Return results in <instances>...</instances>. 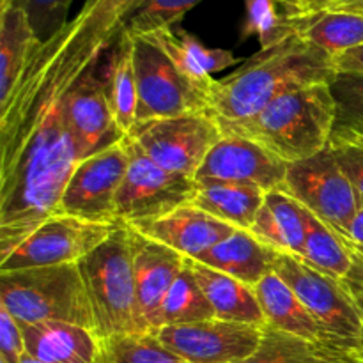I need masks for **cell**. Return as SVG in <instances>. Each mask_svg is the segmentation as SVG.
<instances>
[{
	"label": "cell",
	"mask_w": 363,
	"mask_h": 363,
	"mask_svg": "<svg viewBox=\"0 0 363 363\" xmlns=\"http://www.w3.org/2000/svg\"><path fill=\"white\" fill-rule=\"evenodd\" d=\"M335 71L330 53L294 34L280 45L259 50L241 62L240 69L213 82L211 113L216 119H247L284 92L330 82Z\"/></svg>",
	"instance_id": "1"
},
{
	"label": "cell",
	"mask_w": 363,
	"mask_h": 363,
	"mask_svg": "<svg viewBox=\"0 0 363 363\" xmlns=\"http://www.w3.org/2000/svg\"><path fill=\"white\" fill-rule=\"evenodd\" d=\"M216 121L223 135L245 137L294 163L328 147L335 105L328 82H319L284 92L247 119Z\"/></svg>",
	"instance_id": "2"
},
{
	"label": "cell",
	"mask_w": 363,
	"mask_h": 363,
	"mask_svg": "<svg viewBox=\"0 0 363 363\" xmlns=\"http://www.w3.org/2000/svg\"><path fill=\"white\" fill-rule=\"evenodd\" d=\"M0 307L20 325L55 321L94 330L78 262L0 272Z\"/></svg>",
	"instance_id": "3"
},
{
	"label": "cell",
	"mask_w": 363,
	"mask_h": 363,
	"mask_svg": "<svg viewBox=\"0 0 363 363\" xmlns=\"http://www.w3.org/2000/svg\"><path fill=\"white\" fill-rule=\"evenodd\" d=\"M91 301L94 332L101 339L138 333L137 289L130 229L119 225L98 248L78 261Z\"/></svg>",
	"instance_id": "4"
},
{
	"label": "cell",
	"mask_w": 363,
	"mask_h": 363,
	"mask_svg": "<svg viewBox=\"0 0 363 363\" xmlns=\"http://www.w3.org/2000/svg\"><path fill=\"white\" fill-rule=\"evenodd\" d=\"M273 272L289 284L311 312L325 335L328 350L358 363L363 342L362 319L342 280L332 279L300 257L287 254L277 255Z\"/></svg>",
	"instance_id": "5"
},
{
	"label": "cell",
	"mask_w": 363,
	"mask_h": 363,
	"mask_svg": "<svg viewBox=\"0 0 363 363\" xmlns=\"http://www.w3.org/2000/svg\"><path fill=\"white\" fill-rule=\"evenodd\" d=\"M131 35V34H130ZM137 78V123L211 113L209 98L147 35H131Z\"/></svg>",
	"instance_id": "6"
},
{
	"label": "cell",
	"mask_w": 363,
	"mask_h": 363,
	"mask_svg": "<svg viewBox=\"0 0 363 363\" xmlns=\"http://www.w3.org/2000/svg\"><path fill=\"white\" fill-rule=\"evenodd\" d=\"M282 191L342 238H347L351 222L362 204L357 188L330 145L311 158L289 163Z\"/></svg>",
	"instance_id": "7"
},
{
	"label": "cell",
	"mask_w": 363,
	"mask_h": 363,
	"mask_svg": "<svg viewBox=\"0 0 363 363\" xmlns=\"http://www.w3.org/2000/svg\"><path fill=\"white\" fill-rule=\"evenodd\" d=\"M124 140L130 165L116 201V215L123 225L160 218L194 201L197 181L160 167L128 135Z\"/></svg>",
	"instance_id": "8"
},
{
	"label": "cell",
	"mask_w": 363,
	"mask_h": 363,
	"mask_svg": "<svg viewBox=\"0 0 363 363\" xmlns=\"http://www.w3.org/2000/svg\"><path fill=\"white\" fill-rule=\"evenodd\" d=\"M128 137L160 167L195 179L223 133L213 113H188L137 123Z\"/></svg>",
	"instance_id": "9"
},
{
	"label": "cell",
	"mask_w": 363,
	"mask_h": 363,
	"mask_svg": "<svg viewBox=\"0 0 363 363\" xmlns=\"http://www.w3.org/2000/svg\"><path fill=\"white\" fill-rule=\"evenodd\" d=\"M117 227L55 213L0 259V272L73 264L98 248Z\"/></svg>",
	"instance_id": "10"
},
{
	"label": "cell",
	"mask_w": 363,
	"mask_h": 363,
	"mask_svg": "<svg viewBox=\"0 0 363 363\" xmlns=\"http://www.w3.org/2000/svg\"><path fill=\"white\" fill-rule=\"evenodd\" d=\"M130 165L126 140L82 160L60 199L59 213L98 223L123 225L116 215L117 194Z\"/></svg>",
	"instance_id": "11"
},
{
	"label": "cell",
	"mask_w": 363,
	"mask_h": 363,
	"mask_svg": "<svg viewBox=\"0 0 363 363\" xmlns=\"http://www.w3.org/2000/svg\"><path fill=\"white\" fill-rule=\"evenodd\" d=\"M264 328L245 323L208 319L190 325L163 326L155 335L188 363H236L257 351Z\"/></svg>",
	"instance_id": "12"
},
{
	"label": "cell",
	"mask_w": 363,
	"mask_h": 363,
	"mask_svg": "<svg viewBox=\"0 0 363 363\" xmlns=\"http://www.w3.org/2000/svg\"><path fill=\"white\" fill-rule=\"evenodd\" d=\"M287 167L289 163L255 142L236 135H223L206 156L195 174V181L247 184L269 194L282 190Z\"/></svg>",
	"instance_id": "13"
},
{
	"label": "cell",
	"mask_w": 363,
	"mask_h": 363,
	"mask_svg": "<svg viewBox=\"0 0 363 363\" xmlns=\"http://www.w3.org/2000/svg\"><path fill=\"white\" fill-rule=\"evenodd\" d=\"M130 229L133 250L135 289H137L138 333H155L158 311L177 275L184 268L186 257L160 241Z\"/></svg>",
	"instance_id": "14"
},
{
	"label": "cell",
	"mask_w": 363,
	"mask_h": 363,
	"mask_svg": "<svg viewBox=\"0 0 363 363\" xmlns=\"http://www.w3.org/2000/svg\"><path fill=\"white\" fill-rule=\"evenodd\" d=\"M67 123L80 162L124 138L106 99L103 59L80 78L71 92L67 103Z\"/></svg>",
	"instance_id": "15"
},
{
	"label": "cell",
	"mask_w": 363,
	"mask_h": 363,
	"mask_svg": "<svg viewBox=\"0 0 363 363\" xmlns=\"http://www.w3.org/2000/svg\"><path fill=\"white\" fill-rule=\"evenodd\" d=\"M130 227L190 259L201 257L209 248L218 245L236 230V227L190 204L160 218L135 223Z\"/></svg>",
	"instance_id": "16"
},
{
	"label": "cell",
	"mask_w": 363,
	"mask_h": 363,
	"mask_svg": "<svg viewBox=\"0 0 363 363\" xmlns=\"http://www.w3.org/2000/svg\"><path fill=\"white\" fill-rule=\"evenodd\" d=\"M25 350L45 363H106L105 339L92 328L71 323L21 325Z\"/></svg>",
	"instance_id": "17"
},
{
	"label": "cell",
	"mask_w": 363,
	"mask_h": 363,
	"mask_svg": "<svg viewBox=\"0 0 363 363\" xmlns=\"http://www.w3.org/2000/svg\"><path fill=\"white\" fill-rule=\"evenodd\" d=\"M147 38H151L191 82L204 89L208 98L215 82L213 74L241 62L240 57L230 50L208 48L197 35L184 28H162L147 34Z\"/></svg>",
	"instance_id": "18"
},
{
	"label": "cell",
	"mask_w": 363,
	"mask_h": 363,
	"mask_svg": "<svg viewBox=\"0 0 363 363\" xmlns=\"http://www.w3.org/2000/svg\"><path fill=\"white\" fill-rule=\"evenodd\" d=\"M261 311L264 314L266 326L289 335L314 342L318 346H326L325 335L321 328L307 311L300 298L296 296L289 284L280 279L275 272L266 275L264 279L254 286ZM332 351V350H330Z\"/></svg>",
	"instance_id": "19"
},
{
	"label": "cell",
	"mask_w": 363,
	"mask_h": 363,
	"mask_svg": "<svg viewBox=\"0 0 363 363\" xmlns=\"http://www.w3.org/2000/svg\"><path fill=\"white\" fill-rule=\"evenodd\" d=\"M277 255L279 252L261 243L250 230L236 229L195 261L254 287L275 269Z\"/></svg>",
	"instance_id": "20"
},
{
	"label": "cell",
	"mask_w": 363,
	"mask_h": 363,
	"mask_svg": "<svg viewBox=\"0 0 363 363\" xmlns=\"http://www.w3.org/2000/svg\"><path fill=\"white\" fill-rule=\"evenodd\" d=\"M188 266L194 272L195 280L215 311V318L222 321L245 323L266 328V319L261 311L254 287L234 277L201 264L195 259L186 257Z\"/></svg>",
	"instance_id": "21"
},
{
	"label": "cell",
	"mask_w": 363,
	"mask_h": 363,
	"mask_svg": "<svg viewBox=\"0 0 363 363\" xmlns=\"http://www.w3.org/2000/svg\"><path fill=\"white\" fill-rule=\"evenodd\" d=\"M39 45L25 11L14 0H0V103L13 94Z\"/></svg>",
	"instance_id": "22"
},
{
	"label": "cell",
	"mask_w": 363,
	"mask_h": 363,
	"mask_svg": "<svg viewBox=\"0 0 363 363\" xmlns=\"http://www.w3.org/2000/svg\"><path fill=\"white\" fill-rule=\"evenodd\" d=\"M250 233L279 254L301 257L305 247V208L286 191H269Z\"/></svg>",
	"instance_id": "23"
},
{
	"label": "cell",
	"mask_w": 363,
	"mask_h": 363,
	"mask_svg": "<svg viewBox=\"0 0 363 363\" xmlns=\"http://www.w3.org/2000/svg\"><path fill=\"white\" fill-rule=\"evenodd\" d=\"M103 80L117 128L128 135L137 124L138 92L133 66V45L131 35L124 28L103 57Z\"/></svg>",
	"instance_id": "24"
},
{
	"label": "cell",
	"mask_w": 363,
	"mask_h": 363,
	"mask_svg": "<svg viewBox=\"0 0 363 363\" xmlns=\"http://www.w3.org/2000/svg\"><path fill=\"white\" fill-rule=\"evenodd\" d=\"M294 34L333 59L363 46V11L330 9L291 16Z\"/></svg>",
	"instance_id": "25"
},
{
	"label": "cell",
	"mask_w": 363,
	"mask_h": 363,
	"mask_svg": "<svg viewBox=\"0 0 363 363\" xmlns=\"http://www.w3.org/2000/svg\"><path fill=\"white\" fill-rule=\"evenodd\" d=\"M190 206L241 230H250L264 204L261 188L233 183H197Z\"/></svg>",
	"instance_id": "26"
},
{
	"label": "cell",
	"mask_w": 363,
	"mask_h": 363,
	"mask_svg": "<svg viewBox=\"0 0 363 363\" xmlns=\"http://www.w3.org/2000/svg\"><path fill=\"white\" fill-rule=\"evenodd\" d=\"M301 261L318 272L344 280L350 277L354 266V257L346 243V238L339 236L325 222L305 209V247Z\"/></svg>",
	"instance_id": "27"
},
{
	"label": "cell",
	"mask_w": 363,
	"mask_h": 363,
	"mask_svg": "<svg viewBox=\"0 0 363 363\" xmlns=\"http://www.w3.org/2000/svg\"><path fill=\"white\" fill-rule=\"evenodd\" d=\"M208 319H215V311L206 298L204 291L195 280L194 272L184 261V268L181 269L176 282L172 284L162 307H160L158 318H156V330L163 328V326L208 321Z\"/></svg>",
	"instance_id": "28"
},
{
	"label": "cell",
	"mask_w": 363,
	"mask_h": 363,
	"mask_svg": "<svg viewBox=\"0 0 363 363\" xmlns=\"http://www.w3.org/2000/svg\"><path fill=\"white\" fill-rule=\"evenodd\" d=\"M328 85L335 105L330 145L363 137V71L337 69Z\"/></svg>",
	"instance_id": "29"
},
{
	"label": "cell",
	"mask_w": 363,
	"mask_h": 363,
	"mask_svg": "<svg viewBox=\"0 0 363 363\" xmlns=\"http://www.w3.org/2000/svg\"><path fill=\"white\" fill-rule=\"evenodd\" d=\"M236 363H357L314 342L266 326L257 351Z\"/></svg>",
	"instance_id": "30"
},
{
	"label": "cell",
	"mask_w": 363,
	"mask_h": 363,
	"mask_svg": "<svg viewBox=\"0 0 363 363\" xmlns=\"http://www.w3.org/2000/svg\"><path fill=\"white\" fill-rule=\"evenodd\" d=\"M247 16L241 27L240 41H247L252 35H257L261 50L280 45L291 35H294L291 14H280L279 0H245Z\"/></svg>",
	"instance_id": "31"
},
{
	"label": "cell",
	"mask_w": 363,
	"mask_h": 363,
	"mask_svg": "<svg viewBox=\"0 0 363 363\" xmlns=\"http://www.w3.org/2000/svg\"><path fill=\"white\" fill-rule=\"evenodd\" d=\"M106 363H188L163 346L155 333H124L105 339Z\"/></svg>",
	"instance_id": "32"
},
{
	"label": "cell",
	"mask_w": 363,
	"mask_h": 363,
	"mask_svg": "<svg viewBox=\"0 0 363 363\" xmlns=\"http://www.w3.org/2000/svg\"><path fill=\"white\" fill-rule=\"evenodd\" d=\"M201 2L204 0H140L128 16L124 30L131 35H147L162 28H172Z\"/></svg>",
	"instance_id": "33"
},
{
	"label": "cell",
	"mask_w": 363,
	"mask_h": 363,
	"mask_svg": "<svg viewBox=\"0 0 363 363\" xmlns=\"http://www.w3.org/2000/svg\"><path fill=\"white\" fill-rule=\"evenodd\" d=\"M27 14L32 32L41 45L52 41L66 28L73 0H14Z\"/></svg>",
	"instance_id": "34"
},
{
	"label": "cell",
	"mask_w": 363,
	"mask_h": 363,
	"mask_svg": "<svg viewBox=\"0 0 363 363\" xmlns=\"http://www.w3.org/2000/svg\"><path fill=\"white\" fill-rule=\"evenodd\" d=\"M330 147L333 149L337 162L342 167L363 201V137L347 138V140L333 144Z\"/></svg>",
	"instance_id": "35"
},
{
	"label": "cell",
	"mask_w": 363,
	"mask_h": 363,
	"mask_svg": "<svg viewBox=\"0 0 363 363\" xmlns=\"http://www.w3.org/2000/svg\"><path fill=\"white\" fill-rule=\"evenodd\" d=\"M25 354L27 350L21 325L6 308L0 307V362L20 363Z\"/></svg>",
	"instance_id": "36"
},
{
	"label": "cell",
	"mask_w": 363,
	"mask_h": 363,
	"mask_svg": "<svg viewBox=\"0 0 363 363\" xmlns=\"http://www.w3.org/2000/svg\"><path fill=\"white\" fill-rule=\"evenodd\" d=\"M351 0H296V9H294L293 16L296 14H312L321 13V11L330 9H340Z\"/></svg>",
	"instance_id": "37"
},
{
	"label": "cell",
	"mask_w": 363,
	"mask_h": 363,
	"mask_svg": "<svg viewBox=\"0 0 363 363\" xmlns=\"http://www.w3.org/2000/svg\"><path fill=\"white\" fill-rule=\"evenodd\" d=\"M342 284L346 286L347 293L351 294L354 305H357L358 314H360V319H362V328H363V280L353 279V277H346V279L342 280ZM358 363H363V342H362L360 354H358Z\"/></svg>",
	"instance_id": "38"
},
{
	"label": "cell",
	"mask_w": 363,
	"mask_h": 363,
	"mask_svg": "<svg viewBox=\"0 0 363 363\" xmlns=\"http://www.w3.org/2000/svg\"><path fill=\"white\" fill-rule=\"evenodd\" d=\"M337 69L344 71H363V46L346 52L335 59Z\"/></svg>",
	"instance_id": "39"
},
{
	"label": "cell",
	"mask_w": 363,
	"mask_h": 363,
	"mask_svg": "<svg viewBox=\"0 0 363 363\" xmlns=\"http://www.w3.org/2000/svg\"><path fill=\"white\" fill-rule=\"evenodd\" d=\"M346 240L353 241V243L362 245L363 247V201L360 204V209H358L357 215H354L353 222H351Z\"/></svg>",
	"instance_id": "40"
},
{
	"label": "cell",
	"mask_w": 363,
	"mask_h": 363,
	"mask_svg": "<svg viewBox=\"0 0 363 363\" xmlns=\"http://www.w3.org/2000/svg\"><path fill=\"white\" fill-rule=\"evenodd\" d=\"M346 243L354 257V266H353V269H351L350 277H353V279H358V280H363V247L362 245L353 243V241H350V240H346Z\"/></svg>",
	"instance_id": "41"
},
{
	"label": "cell",
	"mask_w": 363,
	"mask_h": 363,
	"mask_svg": "<svg viewBox=\"0 0 363 363\" xmlns=\"http://www.w3.org/2000/svg\"><path fill=\"white\" fill-rule=\"evenodd\" d=\"M282 4V7L286 9V13H289L291 16L294 14V9H296V0H279Z\"/></svg>",
	"instance_id": "42"
},
{
	"label": "cell",
	"mask_w": 363,
	"mask_h": 363,
	"mask_svg": "<svg viewBox=\"0 0 363 363\" xmlns=\"http://www.w3.org/2000/svg\"><path fill=\"white\" fill-rule=\"evenodd\" d=\"M340 9H347V11H363V0H351L350 4H346Z\"/></svg>",
	"instance_id": "43"
},
{
	"label": "cell",
	"mask_w": 363,
	"mask_h": 363,
	"mask_svg": "<svg viewBox=\"0 0 363 363\" xmlns=\"http://www.w3.org/2000/svg\"><path fill=\"white\" fill-rule=\"evenodd\" d=\"M20 363H45V362H41V360H35V358H32L30 354H25L23 358H21V362Z\"/></svg>",
	"instance_id": "44"
},
{
	"label": "cell",
	"mask_w": 363,
	"mask_h": 363,
	"mask_svg": "<svg viewBox=\"0 0 363 363\" xmlns=\"http://www.w3.org/2000/svg\"><path fill=\"white\" fill-rule=\"evenodd\" d=\"M0 363H2V362H0Z\"/></svg>",
	"instance_id": "45"
}]
</instances>
